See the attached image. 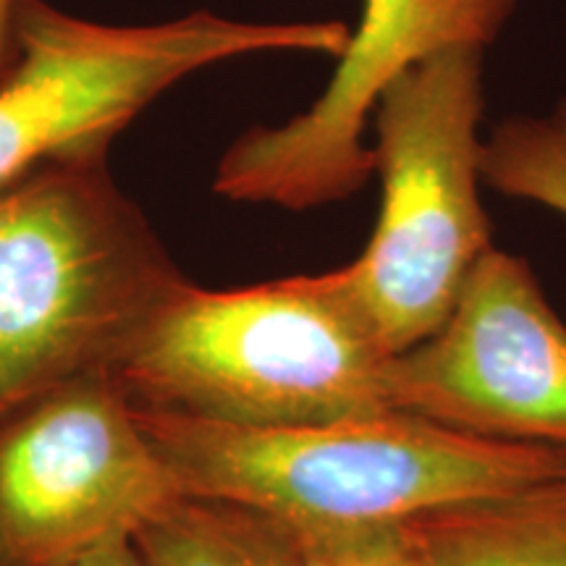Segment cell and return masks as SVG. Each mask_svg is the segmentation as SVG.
Returning <instances> with one entry per match:
<instances>
[{
  "label": "cell",
  "mask_w": 566,
  "mask_h": 566,
  "mask_svg": "<svg viewBox=\"0 0 566 566\" xmlns=\"http://www.w3.org/2000/svg\"><path fill=\"white\" fill-rule=\"evenodd\" d=\"M137 417L181 495L247 509L286 533L391 527L566 475V449L488 441L405 412L279 428Z\"/></svg>",
  "instance_id": "obj_1"
},
{
  "label": "cell",
  "mask_w": 566,
  "mask_h": 566,
  "mask_svg": "<svg viewBox=\"0 0 566 566\" xmlns=\"http://www.w3.org/2000/svg\"><path fill=\"white\" fill-rule=\"evenodd\" d=\"M391 359L334 268L242 289L187 281L111 373L145 412L279 428L394 412Z\"/></svg>",
  "instance_id": "obj_2"
},
{
  "label": "cell",
  "mask_w": 566,
  "mask_h": 566,
  "mask_svg": "<svg viewBox=\"0 0 566 566\" xmlns=\"http://www.w3.org/2000/svg\"><path fill=\"white\" fill-rule=\"evenodd\" d=\"M189 279L108 168L55 155L0 187V412L111 373Z\"/></svg>",
  "instance_id": "obj_3"
},
{
  "label": "cell",
  "mask_w": 566,
  "mask_h": 566,
  "mask_svg": "<svg viewBox=\"0 0 566 566\" xmlns=\"http://www.w3.org/2000/svg\"><path fill=\"white\" fill-rule=\"evenodd\" d=\"M483 66L485 51L475 48L436 53L401 71L373 108L380 212L370 242L344 271L391 354L441 328L493 247L480 200Z\"/></svg>",
  "instance_id": "obj_4"
},
{
  "label": "cell",
  "mask_w": 566,
  "mask_h": 566,
  "mask_svg": "<svg viewBox=\"0 0 566 566\" xmlns=\"http://www.w3.org/2000/svg\"><path fill=\"white\" fill-rule=\"evenodd\" d=\"M346 21H242L212 11L103 24L19 0V63L0 82V187L38 163L108 150L163 92L260 53L342 55Z\"/></svg>",
  "instance_id": "obj_5"
},
{
  "label": "cell",
  "mask_w": 566,
  "mask_h": 566,
  "mask_svg": "<svg viewBox=\"0 0 566 566\" xmlns=\"http://www.w3.org/2000/svg\"><path fill=\"white\" fill-rule=\"evenodd\" d=\"M113 373L0 412V566H74L179 499Z\"/></svg>",
  "instance_id": "obj_6"
},
{
  "label": "cell",
  "mask_w": 566,
  "mask_h": 566,
  "mask_svg": "<svg viewBox=\"0 0 566 566\" xmlns=\"http://www.w3.org/2000/svg\"><path fill=\"white\" fill-rule=\"evenodd\" d=\"M522 0H359L328 84L307 111L252 126L226 147L212 192L231 202L313 210L357 195L373 179L365 129L380 92L401 71L451 48L488 51Z\"/></svg>",
  "instance_id": "obj_7"
},
{
  "label": "cell",
  "mask_w": 566,
  "mask_h": 566,
  "mask_svg": "<svg viewBox=\"0 0 566 566\" xmlns=\"http://www.w3.org/2000/svg\"><path fill=\"white\" fill-rule=\"evenodd\" d=\"M394 412L475 438L566 449V325L533 268L491 247L441 328L388 365Z\"/></svg>",
  "instance_id": "obj_8"
},
{
  "label": "cell",
  "mask_w": 566,
  "mask_h": 566,
  "mask_svg": "<svg viewBox=\"0 0 566 566\" xmlns=\"http://www.w3.org/2000/svg\"><path fill=\"white\" fill-rule=\"evenodd\" d=\"M422 566H566V475L401 522Z\"/></svg>",
  "instance_id": "obj_9"
},
{
  "label": "cell",
  "mask_w": 566,
  "mask_h": 566,
  "mask_svg": "<svg viewBox=\"0 0 566 566\" xmlns=\"http://www.w3.org/2000/svg\"><path fill=\"white\" fill-rule=\"evenodd\" d=\"M145 566H300L265 516L221 501L179 495L134 537Z\"/></svg>",
  "instance_id": "obj_10"
},
{
  "label": "cell",
  "mask_w": 566,
  "mask_h": 566,
  "mask_svg": "<svg viewBox=\"0 0 566 566\" xmlns=\"http://www.w3.org/2000/svg\"><path fill=\"white\" fill-rule=\"evenodd\" d=\"M483 184L566 218V97L543 116H512L483 139Z\"/></svg>",
  "instance_id": "obj_11"
},
{
  "label": "cell",
  "mask_w": 566,
  "mask_h": 566,
  "mask_svg": "<svg viewBox=\"0 0 566 566\" xmlns=\"http://www.w3.org/2000/svg\"><path fill=\"white\" fill-rule=\"evenodd\" d=\"M286 535L300 566H422L401 525Z\"/></svg>",
  "instance_id": "obj_12"
},
{
  "label": "cell",
  "mask_w": 566,
  "mask_h": 566,
  "mask_svg": "<svg viewBox=\"0 0 566 566\" xmlns=\"http://www.w3.org/2000/svg\"><path fill=\"white\" fill-rule=\"evenodd\" d=\"M19 0H0V82L19 63Z\"/></svg>",
  "instance_id": "obj_13"
},
{
  "label": "cell",
  "mask_w": 566,
  "mask_h": 566,
  "mask_svg": "<svg viewBox=\"0 0 566 566\" xmlns=\"http://www.w3.org/2000/svg\"><path fill=\"white\" fill-rule=\"evenodd\" d=\"M74 566H145V562H142L134 543H116V546H108L97 551V554L82 558V562Z\"/></svg>",
  "instance_id": "obj_14"
}]
</instances>
